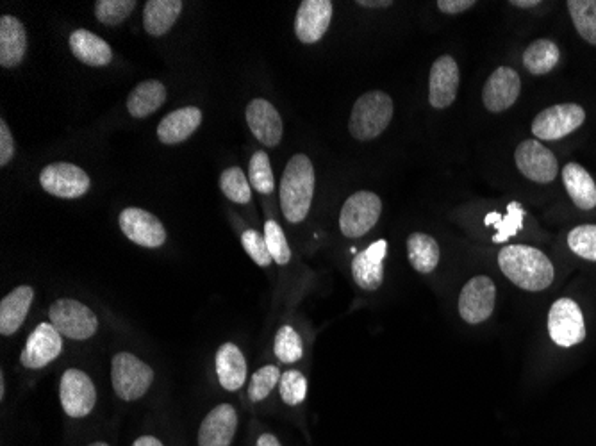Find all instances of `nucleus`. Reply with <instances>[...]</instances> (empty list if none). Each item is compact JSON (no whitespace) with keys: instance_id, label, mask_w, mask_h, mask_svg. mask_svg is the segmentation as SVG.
<instances>
[{"instance_id":"6","label":"nucleus","mask_w":596,"mask_h":446,"mask_svg":"<svg viewBox=\"0 0 596 446\" xmlns=\"http://www.w3.org/2000/svg\"><path fill=\"white\" fill-rule=\"evenodd\" d=\"M497 306V286L488 275H475L466 282L457 300V311L464 323L481 325L491 318Z\"/></svg>"},{"instance_id":"34","label":"nucleus","mask_w":596,"mask_h":446,"mask_svg":"<svg viewBox=\"0 0 596 446\" xmlns=\"http://www.w3.org/2000/svg\"><path fill=\"white\" fill-rule=\"evenodd\" d=\"M220 190L224 191L225 197L236 202V204H249L250 182L240 166H231L227 168L222 177H220Z\"/></svg>"},{"instance_id":"12","label":"nucleus","mask_w":596,"mask_h":446,"mask_svg":"<svg viewBox=\"0 0 596 446\" xmlns=\"http://www.w3.org/2000/svg\"><path fill=\"white\" fill-rule=\"evenodd\" d=\"M43 190L59 199H79L90 190L92 181L83 168L72 163H52L40 174Z\"/></svg>"},{"instance_id":"40","label":"nucleus","mask_w":596,"mask_h":446,"mask_svg":"<svg viewBox=\"0 0 596 446\" xmlns=\"http://www.w3.org/2000/svg\"><path fill=\"white\" fill-rule=\"evenodd\" d=\"M265 240L274 263L281 266L288 265L291 261V248L281 225L275 220H268L265 223Z\"/></svg>"},{"instance_id":"16","label":"nucleus","mask_w":596,"mask_h":446,"mask_svg":"<svg viewBox=\"0 0 596 446\" xmlns=\"http://www.w3.org/2000/svg\"><path fill=\"white\" fill-rule=\"evenodd\" d=\"M461 83L456 59L441 56L432 63L429 77V102L434 109H447L454 104Z\"/></svg>"},{"instance_id":"23","label":"nucleus","mask_w":596,"mask_h":446,"mask_svg":"<svg viewBox=\"0 0 596 446\" xmlns=\"http://www.w3.org/2000/svg\"><path fill=\"white\" fill-rule=\"evenodd\" d=\"M34 290L31 286H18L0 302V334L11 336L22 327L25 316L31 309Z\"/></svg>"},{"instance_id":"7","label":"nucleus","mask_w":596,"mask_h":446,"mask_svg":"<svg viewBox=\"0 0 596 446\" xmlns=\"http://www.w3.org/2000/svg\"><path fill=\"white\" fill-rule=\"evenodd\" d=\"M548 334L557 347L572 348L586 339V322L572 298L555 300L548 311Z\"/></svg>"},{"instance_id":"13","label":"nucleus","mask_w":596,"mask_h":446,"mask_svg":"<svg viewBox=\"0 0 596 446\" xmlns=\"http://www.w3.org/2000/svg\"><path fill=\"white\" fill-rule=\"evenodd\" d=\"M120 229L129 240L145 248H159L165 245L166 231L158 216L140 207H127L120 213Z\"/></svg>"},{"instance_id":"24","label":"nucleus","mask_w":596,"mask_h":446,"mask_svg":"<svg viewBox=\"0 0 596 446\" xmlns=\"http://www.w3.org/2000/svg\"><path fill=\"white\" fill-rule=\"evenodd\" d=\"M216 375L227 391H238L247 380V361L234 343H225L216 352Z\"/></svg>"},{"instance_id":"9","label":"nucleus","mask_w":596,"mask_h":446,"mask_svg":"<svg viewBox=\"0 0 596 446\" xmlns=\"http://www.w3.org/2000/svg\"><path fill=\"white\" fill-rule=\"evenodd\" d=\"M586 122V111L579 104H555L543 109L532 122V134L543 141L563 140Z\"/></svg>"},{"instance_id":"43","label":"nucleus","mask_w":596,"mask_h":446,"mask_svg":"<svg viewBox=\"0 0 596 446\" xmlns=\"http://www.w3.org/2000/svg\"><path fill=\"white\" fill-rule=\"evenodd\" d=\"M477 2L475 0H439V11L447 13V15H459L468 9H472Z\"/></svg>"},{"instance_id":"49","label":"nucleus","mask_w":596,"mask_h":446,"mask_svg":"<svg viewBox=\"0 0 596 446\" xmlns=\"http://www.w3.org/2000/svg\"><path fill=\"white\" fill-rule=\"evenodd\" d=\"M90 446H109L108 443H102V441H97V443H92Z\"/></svg>"},{"instance_id":"36","label":"nucleus","mask_w":596,"mask_h":446,"mask_svg":"<svg viewBox=\"0 0 596 446\" xmlns=\"http://www.w3.org/2000/svg\"><path fill=\"white\" fill-rule=\"evenodd\" d=\"M250 184L254 190L270 195L275 190L274 172L270 165V157L263 150H257L256 154L250 159L249 165Z\"/></svg>"},{"instance_id":"37","label":"nucleus","mask_w":596,"mask_h":446,"mask_svg":"<svg viewBox=\"0 0 596 446\" xmlns=\"http://www.w3.org/2000/svg\"><path fill=\"white\" fill-rule=\"evenodd\" d=\"M279 395L281 400L290 407H297L307 397V377L298 370H288L282 373L279 382Z\"/></svg>"},{"instance_id":"39","label":"nucleus","mask_w":596,"mask_h":446,"mask_svg":"<svg viewBox=\"0 0 596 446\" xmlns=\"http://www.w3.org/2000/svg\"><path fill=\"white\" fill-rule=\"evenodd\" d=\"M136 8L134 0H99L95 4V17L100 24L120 25Z\"/></svg>"},{"instance_id":"15","label":"nucleus","mask_w":596,"mask_h":446,"mask_svg":"<svg viewBox=\"0 0 596 446\" xmlns=\"http://www.w3.org/2000/svg\"><path fill=\"white\" fill-rule=\"evenodd\" d=\"M522 91L520 74L511 67H498L489 75L482 90V102L491 113H502L513 108Z\"/></svg>"},{"instance_id":"44","label":"nucleus","mask_w":596,"mask_h":446,"mask_svg":"<svg viewBox=\"0 0 596 446\" xmlns=\"http://www.w3.org/2000/svg\"><path fill=\"white\" fill-rule=\"evenodd\" d=\"M391 0H357V6L363 8H390Z\"/></svg>"},{"instance_id":"38","label":"nucleus","mask_w":596,"mask_h":446,"mask_svg":"<svg viewBox=\"0 0 596 446\" xmlns=\"http://www.w3.org/2000/svg\"><path fill=\"white\" fill-rule=\"evenodd\" d=\"M568 248L580 259L596 263V225H579L570 231Z\"/></svg>"},{"instance_id":"14","label":"nucleus","mask_w":596,"mask_h":446,"mask_svg":"<svg viewBox=\"0 0 596 446\" xmlns=\"http://www.w3.org/2000/svg\"><path fill=\"white\" fill-rule=\"evenodd\" d=\"M63 350V339L52 323H40L27 339L20 354V363L29 370H40L58 359Z\"/></svg>"},{"instance_id":"19","label":"nucleus","mask_w":596,"mask_h":446,"mask_svg":"<svg viewBox=\"0 0 596 446\" xmlns=\"http://www.w3.org/2000/svg\"><path fill=\"white\" fill-rule=\"evenodd\" d=\"M247 124L265 147L274 149L282 140L284 125L279 111L265 99H254L247 106Z\"/></svg>"},{"instance_id":"42","label":"nucleus","mask_w":596,"mask_h":446,"mask_svg":"<svg viewBox=\"0 0 596 446\" xmlns=\"http://www.w3.org/2000/svg\"><path fill=\"white\" fill-rule=\"evenodd\" d=\"M15 156V140L9 131L8 124L0 120V166L8 165Z\"/></svg>"},{"instance_id":"47","label":"nucleus","mask_w":596,"mask_h":446,"mask_svg":"<svg viewBox=\"0 0 596 446\" xmlns=\"http://www.w3.org/2000/svg\"><path fill=\"white\" fill-rule=\"evenodd\" d=\"M541 2L539 0H513L511 2V6H516V8H534V6H539Z\"/></svg>"},{"instance_id":"41","label":"nucleus","mask_w":596,"mask_h":446,"mask_svg":"<svg viewBox=\"0 0 596 446\" xmlns=\"http://www.w3.org/2000/svg\"><path fill=\"white\" fill-rule=\"evenodd\" d=\"M241 245L249 254L250 259L261 268H268L274 263L268 245H266L265 234H259L257 231H245L241 236Z\"/></svg>"},{"instance_id":"8","label":"nucleus","mask_w":596,"mask_h":446,"mask_svg":"<svg viewBox=\"0 0 596 446\" xmlns=\"http://www.w3.org/2000/svg\"><path fill=\"white\" fill-rule=\"evenodd\" d=\"M49 318L61 336L75 341L90 339L99 329L97 314L72 298H61L54 302L49 309Z\"/></svg>"},{"instance_id":"33","label":"nucleus","mask_w":596,"mask_h":446,"mask_svg":"<svg viewBox=\"0 0 596 446\" xmlns=\"http://www.w3.org/2000/svg\"><path fill=\"white\" fill-rule=\"evenodd\" d=\"M274 354L282 364L298 363L304 356L302 338L291 325H282L275 334Z\"/></svg>"},{"instance_id":"32","label":"nucleus","mask_w":596,"mask_h":446,"mask_svg":"<svg viewBox=\"0 0 596 446\" xmlns=\"http://www.w3.org/2000/svg\"><path fill=\"white\" fill-rule=\"evenodd\" d=\"M566 6L582 40L596 45V0H568Z\"/></svg>"},{"instance_id":"5","label":"nucleus","mask_w":596,"mask_h":446,"mask_svg":"<svg viewBox=\"0 0 596 446\" xmlns=\"http://www.w3.org/2000/svg\"><path fill=\"white\" fill-rule=\"evenodd\" d=\"M382 200L373 191H357L343 204L340 215V229L350 240L363 238L379 222Z\"/></svg>"},{"instance_id":"21","label":"nucleus","mask_w":596,"mask_h":446,"mask_svg":"<svg viewBox=\"0 0 596 446\" xmlns=\"http://www.w3.org/2000/svg\"><path fill=\"white\" fill-rule=\"evenodd\" d=\"M27 52V33L18 18H0V65L15 68L24 61Z\"/></svg>"},{"instance_id":"4","label":"nucleus","mask_w":596,"mask_h":446,"mask_svg":"<svg viewBox=\"0 0 596 446\" xmlns=\"http://www.w3.org/2000/svg\"><path fill=\"white\" fill-rule=\"evenodd\" d=\"M111 382L116 397L122 398L125 402H134L149 391L154 382V370L133 354L120 352L113 357Z\"/></svg>"},{"instance_id":"48","label":"nucleus","mask_w":596,"mask_h":446,"mask_svg":"<svg viewBox=\"0 0 596 446\" xmlns=\"http://www.w3.org/2000/svg\"><path fill=\"white\" fill-rule=\"evenodd\" d=\"M6 395V384H4V375L0 377V398H4Z\"/></svg>"},{"instance_id":"29","label":"nucleus","mask_w":596,"mask_h":446,"mask_svg":"<svg viewBox=\"0 0 596 446\" xmlns=\"http://www.w3.org/2000/svg\"><path fill=\"white\" fill-rule=\"evenodd\" d=\"M166 100V88L159 81H143L138 84L129 99H127V109L134 118H147V116L156 113Z\"/></svg>"},{"instance_id":"35","label":"nucleus","mask_w":596,"mask_h":446,"mask_svg":"<svg viewBox=\"0 0 596 446\" xmlns=\"http://www.w3.org/2000/svg\"><path fill=\"white\" fill-rule=\"evenodd\" d=\"M281 377V370H279L275 364H266L263 368H259V370L250 377V400H252L254 404H257V402H263L265 398L270 397V393L279 386Z\"/></svg>"},{"instance_id":"27","label":"nucleus","mask_w":596,"mask_h":446,"mask_svg":"<svg viewBox=\"0 0 596 446\" xmlns=\"http://www.w3.org/2000/svg\"><path fill=\"white\" fill-rule=\"evenodd\" d=\"M407 259L414 270L422 275H429L438 268L441 261V248L438 241L429 234L413 232L407 238Z\"/></svg>"},{"instance_id":"46","label":"nucleus","mask_w":596,"mask_h":446,"mask_svg":"<svg viewBox=\"0 0 596 446\" xmlns=\"http://www.w3.org/2000/svg\"><path fill=\"white\" fill-rule=\"evenodd\" d=\"M133 446H163V443L154 436H141L134 441Z\"/></svg>"},{"instance_id":"20","label":"nucleus","mask_w":596,"mask_h":446,"mask_svg":"<svg viewBox=\"0 0 596 446\" xmlns=\"http://www.w3.org/2000/svg\"><path fill=\"white\" fill-rule=\"evenodd\" d=\"M238 430V413L229 404L216 405L200 425L199 446H231Z\"/></svg>"},{"instance_id":"26","label":"nucleus","mask_w":596,"mask_h":446,"mask_svg":"<svg viewBox=\"0 0 596 446\" xmlns=\"http://www.w3.org/2000/svg\"><path fill=\"white\" fill-rule=\"evenodd\" d=\"M563 184L568 197L572 199L573 204L589 211L596 207V182L588 170L579 163H568L563 168Z\"/></svg>"},{"instance_id":"17","label":"nucleus","mask_w":596,"mask_h":446,"mask_svg":"<svg viewBox=\"0 0 596 446\" xmlns=\"http://www.w3.org/2000/svg\"><path fill=\"white\" fill-rule=\"evenodd\" d=\"M331 0H304L295 18V34L302 43L320 42L332 20Z\"/></svg>"},{"instance_id":"45","label":"nucleus","mask_w":596,"mask_h":446,"mask_svg":"<svg viewBox=\"0 0 596 446\" xmlns=\"http://www.w3.org/2000/svg\"><path fill=\"white\" fill-rule=\"evenodd\" d=\"M256 446H282L281 441L275 438L274 434H261L257 438Z\"/></svg>"},{"instance_id":"2","label":"nucleus","mask_w":596,"mask_h":446,"mask_svg":"<svg viewBox=\"0 0 596 446\" xmlns=\"http://www.w3.org/2000/svg\"><path fill=\"white\" fill-rule=\"evenodd\" d=\"M315 168L306 154H295L282 174V213L290 223L306 220L315 195Z\"/></svg>"},{"instance_id":"28","label":"nucleus","mask_w":596,"mask_h":446,"mask_svg":"<svg viewBox=\"0 0 596 446\" xmlns=\"http://www.w3.org/2000/svg\"><path fill=\"white\" fill-rule=\"evenodd\" d=\"M181 13H183L181 0H149L143 11V27L150 36L158 38L174 27Z\"/></svg>"},{"instance_id":"10","label":"nucleus","mask_w":596,"mask_h":446,"mask_svg":"<svg viewBox=\"0 0 596 446\" xmlns=\"http://www.w3.org/2000/svg\"><path fill=\"white\" fill-rule=\"evenodd\" d=\"M514 161L525 179L538 184H550L559 175L557 157L539 140L522 141L514 152Z\"/></svg>"},{"instance_id":"3","label":"nucleus","mask_w":596,"mask_h":446,"mask_svg":"<svg viewBox=\"0 0 596 446\" xmlns=\"http://www.w3.org/2000/svg\"><path fill=\"white\" fill-rule=\"evenodd\" d=\"M393 100L384 91H368L356 100L348 131L357 141H372L379 138L393 120Z\"/></svg>"},{"instance_id":"11","label":"nucleus","mask_w":596,"mask_h":446,"mask_svg":"<svg viewBox=\"0 0 596 446\" xmlns=\"http://www.w3.org/2000/svg\"><path fill=\"white\" fill-rule=\"evenodd\" d=\"M59 398L63 411L70 418H84L92 413L97 404V389L86 373L70 368L63 373L59 384Z\"/></svg>"},{"instance_id":"1","label":"nucleus","mask_w":596,"mask_h":446,"mask_svg":"<svg viewBox=\"0 0 596 446\" xmlns=\"http://www.w3.org/2000/svg\"><path fill=\"white\" fill-rule=\"evenodd\" d=\"M497 261L500 272L520 290L539 293L554 284V263L539 248L509 245L498 252Z\"/></svg>"},{"instance_id":"30","label":"nucleus","mask_w":596,"mask_h":446,"mask_svg":"<svg viewBox=\"0 0 596 446\" xmlns=\"http://www.w3.org/2000/svg\"><path fill=\"white\" fill-rule=\"evenodd\" d=\"M561 59V50L552 40H536L523 52V65L532 75H547L557 67Z\"/></svg>"},{"instance_id":"22","label":"nucleus","mask_w":596,"mask_h":446,"mask_svg":"<svg viewBox=\"0 0 596 446\" xmlns=\"http://www.w3.org/2000/svg\"><path fill=\"white\" fill-rule=\"evenodd\" d=\"M202 124V111L199 108L175 109L166 115L158 127V138L165 145H177L188 140Z\"/></svg>"},{"instance_id":"18","label":"nucleus","mask_w":596,"mask_h":446,"mask_svg":"<svg viewBox=\"0 0 596 446\" xmlns=\"http://www.w3.org/2000/svg\"><path fill=\"white\" fill-rule=\"evenodd\" d=\"M388 254V241H373L352 259V277L361 290L377 291L384 282V259Z\"/></svg>"},{"instance_id":"31","label":"nucleus","mask_w":596,"mask_h":446,"mask_svg":"<svg viewBox=\"0 0 596 446\" xmlns=\"http://www.w3.org/2000/svg\"><path fill=\"white\" fill-rule=\"evenodd\" d=\"M523 218H525V211L518 202H511L507 206V215H498V213H489L486 216V225L488 227H495V236H493V243H505L516 236L518 232L523 229Z\"/></svg>"},{"instance_id":"25","label":"nucleus","mask_w":596,"mask_h":446,"mask_svg":"<svg viewBox=\"0 0 596 446\" xmlns=\"http://www.w3.org/2000/svg\"><path fill=\"white\" fill-rule=\"evenodd\" d=\"M68 45L75 58L88 67H106L113 59V50L109 43L86 29H77L70 34Z\"/></svg>"}]
</instances>
